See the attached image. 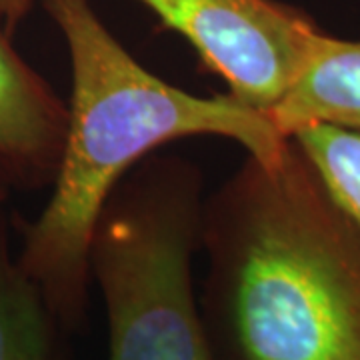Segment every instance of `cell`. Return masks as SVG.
<instances>
[{
  "instance_id": "4",
  "label": "cell",
  "mask_w": 360,
  "mask_h": 360,
  "mask_svg": "<svg viewBox=\"0 0 360 360\" xmlns=\"http://www.w3.org/2000/svg\"><path fill=\"white\" fill-rule=\"evenodd\" d=\"M191 42L208 72L238 103L269 115L295 84L321 32L278 0H139Z\"/></svg>"
},
{
  "instance_id": "7",
  "label": "cell",
  "mask_w": 360,
  "mask_h": 360,
  "mask_svg": "<svg viewBox=\"0 0 360 360\" xmlns=\"http://www.w3.org/2000/svg\"><path fill=\"white\" fill-rule=\"evenodd\" d=\"M4 208H0V360H54L58 326L18 264Z\"/></svg>"
},
{
  "instance_id": "3",
  "label": "cell",
  "mask_w": 360,
  "mask_h": 360,
  "mask_svg": "<svg viewBox=\"0 0 360 360\" xmlns=\"http://www.w3.org/2000/svg\"><path fill=\"white\" fill-rule=\"evenodd\" d=\"M205 198L200 168L156 153L110 194L90 243L108 360H217L193 286Z\"/></svg>"
},
{
  "instance_id": "9",
  "label": "cell",
  "mask_w": 360,
  "mask_h": 360,
  "mask_svg": "<svg viewBox=\"0 0 360 360\" xmlns=\"http://www.w3.org/2000/svg\"><path fill=\"white\" fill-rule=\"evenodd\" d=\"M34 0H0V22L8 32H14L30 13Z\"/></svg>"
},
{
  "instance_id": "8",
  "label": "cell",
  "mask_w": 360,
  "mask_h": 360,
  "mask_svg": "<svg viewBox=\"0 0 360 360\" xmlns=\"http://www.w3.org/2000/svg\"><path fill=\"white\" fill-rule=\"evenodd\" d=\"M288 139L304 153L324 186L360 229V132L310 124Z\"/></svg>"
},
{
  "instance_id": "6",
  "label": "cell",
  "mask_w": 360,
  "mask_h": 360,
  "mask_svg": "<svg viewBox=\"0 0 360 360\" xmlns=\"http://www.w3.org/2000/svg\"><path fill=\"white\" fill-rule=\"evenodd\" d=\"M269 118L284 139L310 124L360 132V40L321 30L295 84Z\"/></svg>"
},
{
  "instance_id": "1",
  "label": "cell",
  "mask_w": 360,
  "mask_h": 360,
  "mask_svg": "<svg viewBox=\"0 0 360 360\" xmlns=\"http://www.w3.org/2000/svg\"><path fill=\"white\" fill-rule=\"evenodd\" d=\"M200 246L217 360H360V229L292 139L206 196Z\"/></svg>"
},
{
  "instance_id": "2",
  "label": "cell",
  "mask_w": 360,
  "mask_h": 360,
  "mask_svg": "<svg viewBox=\"0 0 360 360\" xmlns=\"http://www.w3.org/2000/svg\"><path fill=\"white\" fill-rule=\"evenodd\" d=\"M68 49V127L49 202L22 231L18 264L58 328H82L90 304V243L120 180L158 148L220 136L274 158L284 139L269 115L234 96H198L150 72L94 13L90 0H42Z\"/></svg>"
},
{
  "instance_id": "5",
  "label": "cell",
  "mask_w": 360,
  "mask_h": 360,
  "mask_svg": "<svg viewBox=\"0 0 360 360\" xmlns=\"http://www.w3.org/2000/svg\"><path fill=\"white\" fill-rule=\"evenodd\" d=\"M68 127V104L26 63L0 22V174L13 191L54 182Z\"/></svg>"
},
{
  "instance_id": "10",
  "label": "cell",
  "mask_w": 360,
  "mask_h": 360,
  "mask_svg": "<svg viewBox=\"0 0 360 360\" xmlns=\"http://www.w3.org/2000/svg\"><path fill=\"white\" fill-rule=\"evenodd\" d=\"M11 193H13L11 184H8V182H6V179L0 174V208H4V206H6L8 198H11Z\"/></svg>"
}]
</instances>
